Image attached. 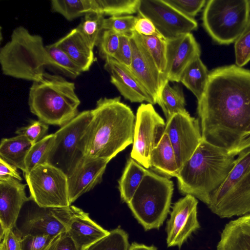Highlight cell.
<instances>
[{
  "label": "cell",
  "mask_w": 250,
  "mask_h": 250,
  "mask_svg": "<svg viewBox=\"0 0 250 250\" xmlns=\"http://www.w3.org/2000/svg\"><path fill=\"white\" fill-rule=\"evenodd\" d=\"M91 117V110L79 112L54 133V142L47 163L61 170L67 176L84 157V136Z\"/></svg>",
  "instance_id": "9c48e42d"
},
{
  "label": "cell",
  "mask_w": 250,
  "mask_h": 250,
  "mask_svg": "<svg viewBox=\"0 0 250 250\" xmlns=\"http://www.w3.org/2000/svg\"><path fill=\"white\" fill-rule=\"evenodd\" d=\"M109 160L84 158L67 176L70 204L101 183Z\"/></svg>",
  "instance_id": "ffe728a7"
},
{
  "label": "cell",
  "mask_w": 250,
  "mask_h": 250,
  "mask_svg": "<svg viewBox=\"0 0 250 250\" xmlns=\"http://www.w3.org/2000/svg\"><path fill=\"white\" fill-rule=\"evenodd\" d=\"M129 247L128 234L122 229L117 228L85 250H128Z\"/></svg>",
  "instance_id": "836d02e7"
},
{
  "label": "cell",
  "mask_w": 250,
  "mask_h": 250,
  "mask_svg": "<svg viewBox=\"0 0 250 250\" xmlns=\"http://www.w3.org/2000/svg\"><path fill=\"white\" fill-rule=\"evenodd\" d=\"M141 36L144 44L155 62L159 71L165 76L167 66V40L163 37Z\"/></svg>",
  "instance_id": "e575fe53"
},
{
  "label": "cell",
  "mask_w": 250,
  "mask_h": 250,
  "mask_svg": "<svg viewBox=\"0 0 250 250\" xmlns=\"http://www.w3.org/2000/svg\"><path fill=\"white\" fill-rule=\"evenodd\" d=\"M57 237L27 234L21 237V250H47Z\"/></svg>",
  "instance_id": "ab89813d"
},
{
  "label": "cell",
  "mask_w": 250,
  "mask_h": 250,
  "mask_svg": "<svg viewBox=\"0 0 250 250\" xmlns=\"http://www.w3.org/2000/svg\"><path fill=\"white\" fill-rule=\"evenodd\" d=\"M54 133L46 135L33 144L25 159V172L27 173L40 165L47 163L49 153L55 140Z\"/></svg>",
  "instance_id": "4dcf8cb0"
},
{
  "label": "cell",
  "mask_w": 250,
  "mask_h": 250,
  "mask_svg": "<svg viewBox=\"0 0 250 250\" xmlns=\"http://www.w3.org/2000/svg\"><path fill=\"white\" fill-rule=\"evenodd\" d=\"M169 5L179 11L184 15L193 19L205 6V0H164Z\"/></svg>",
  "instance_id": "60d3db41"
},
{
  "label": "cell",
  "mask_w": 250,
  "mask_h": 250,
  "mask_svg": "<svg viewBox=\"0 0 250 250\" xmlns=\"http://www.w3.org/2000/svg\"><path fill=\"white\" fill-rule=\"evenodd\" d=\"M174 185L169 178L147 170L127 205L146 230L158 229L169 212Z\"/></svg>",
  "instance_id": "8992f818"
},
{
  "label": "cell",
  "mask_w": 250,
  "mask_h": 250,
  "mask_svg": "<svg viewBox=\"0 0 250 250\" xmlns=\"http://www.w3.org/2000/svg\"><path fill=\"white\" fill-rule=\"evenodd\" d=\"M206 66L200 57L193 60L187 66L182 74L181 82L196 97L198 101L202 97L206 88L208 77Z\"/></svg>",
  "instance_id": "4316f807"
},
{
  "label": "cell",
  "mask_w": 250,
  "mask_h": 250,
  "mask_svg": "<svg viewBox=\"0 0 250 250\" xmlns=\"http://www.w3.org/2000/svg\"><path fill=\"white\" fill-rule=\"evenodd\" d=\"M234 51L237 66L242 67L250 61V20L235 41Z\"/></svg>",
  "instance_id": "74e56055"
},
{
  "label": "cell",
  "mask_w": 250,
  "mask_h": 250,
  "mask_svg": "<svg viewBox=\"0 0 250 250\" xmlns=\"http://www.w3.org/2000/svg\"><path fill=\"white\" fill-rule=\"evenodd\" d=\"M25 186L12 177L0 178V239L7 229L15 227L21 209L30 199L25 193Z\"/></svg>",
  "instance_id": "ac0fdd59"
},
{
  "label": "cell",
  "mask_w": 250,
  "mask_h": 250,
  "mask_svg": "<svg viewBox=\"0 0 250 250\" xmlns=\"http://www.w3.org/2000/svg\"><path fill=\"white\" fill-rule=\"evenodd\" d=\"M55 43L70 57L83 72L88 71L96 60L94 48L77 27Z\"/></svg>",
  "instance_id": "7402d4cb"
},
{
  "label": "cell",
  "mask_w": 250,
  "mask_h": 250,
  "mask_svg": "<svg viewBox=\"0 0 250 250\" xmlns=\"http://www.w3.org/2000/svg\"><path fill=\"white\" fill-rule=\"evenodd\" d=\"M76 208L72 205L66 208H41L36 204V207L29 211L18 231L21 237L27 234L57 237L67 230Z\"/></svg>",
  "instance_id": "9a60e30c"
},
{
  "label": "cell",
  "mask_w": 250,
  "mask_h": 250,
  "mask_svg": "<svg viewBox=\"0 0 250 250\" xmlns=\"http://www.w3.org/2000/svg\"><path fill=\"white\" fill-rule=\"evenodd\" d=\"M166 123L153 104H142L138 108L130 157L146 169L149 168L153 149L159 143Z\"/></svg>",
  "instance_id": "8fae6325"
},
{
  "label": "cell",
  "mask_w": 250,
  "mask_h": 250,
  "mask_svg": "<svg viewBox=\"0 0 250 250\" xmlns=\"http://www.w3.org/2000/svg\"><path fill=\"white\" fill-rule=\"evenodd\" d=\"M33 145L22 135L2 138L0 145V158L24 173L26 157Z\"/></svg>",
  "instance_id": "d4e9b609"
},
{
  "label": "cell",
  "mask_w": 250,
  "mask_h": 250,
  "mask_svg": "<svg viewBox=\"0 0 250 250\" xmlns=\"http://www.w3.org/2000/svg\"><path fill=\"white\" fill-rule=\"evenodd\" d=\"M208 207L222 218L250 213V148L238 154L227 178L211 195Z\"/></svg>",
  "instance_id": "52a82bcc"
},
{
  "label": "cell",
  "mask_w": 250,
  "mask_h": 250,
  "mask_svg": "<svg viewBox=\"0 0 250 250\" xmlns=\"http://www.w3.org/2000/svg\"><path fill=\"white\" fill-rule=\"evenodd\" d=\"M157 104L161 107L167 120L176 113H188L182 88L178 85L171 86L167 82L164 86Z\"/></svg>",
  "instance_id": "f1b7e54d"
},
{
  "label": "cell",
  "mask_w": 250,
  "mask_h": 250,
  "mask_svg": "<svg viewBox=\"0 0 250 250\" xmlns=\"http://www.w3.org/2000/svg\"><path fill=\"white\" fill-rule=\"evenodd\" d=\"M104 15L99 12L86 14L77 26L91 46H97L103 32Z\"/></svg>",
  "instance_id": "1f68e13d"
},
{
  "label": "cell",
  "mask_w": 250,
  "mask_h": 250,
  "mask_svg": "<svg viewBox=\"0 0 250 250\" xmlns=\"http://www.w3.org/2000/svg\"><path fill=\"white\" fill-rule=\"evenodd\" d=\"M66 231L79 250H85L110 233L92 220L88 213L77 207L69 221Z\"/></svg>",
  "instance_id": "44dd1931"
},
{
  "label": "cell",
  "mask_w": 250,
  "mask_h": 250,
  "mask_svg": "<svg viewBox=\"0 0 250 250\" xmlns=\"http://www.w3.org/2000/svg\"><path fill=\"white\" fill-rule=\"evenodd\" d=\"M134 31L141 35L163 37L150 20L140 16L137 17Z\"/></svg>",
  "instance_id": "f6af8a7d"
},
{
  "label": "cell",
  "mask_w": 250,
  "mask_h": 250,
  "mask_svg": "<svg viewBox=\"0 0 250 250\" xmlns=\"http://www.w3.org/2000/svg\"><path fill=\"white\" fill-rule=\"evenodd\" d=\"M138 13L150 20L166 40L191 33L198 28L194 19L184 15L164 0H141Z\"/></svg>",
  "instance_id": "7c38bea8"
},
{
  "label": "cell",
  "mask_w": 250,
  "mask_h": 250,
  "mask_svg": "<svg viewBox=\"0 0 250 250\" xmlns=\"http://www.w3.org/2000/svg\"><path fill=\"white\" fill-rule=\"evenodd\" d=\"M130 36L120 35V42L118 50L113 59L122 64L130 68L132 49L130 42Z\"/></svg>",
  "instance_id": "b9f144b4"
},
{
  "label": "cell",
  "mask_w": 250,
  "mask_h": 250,
  "mask_svg": "<svg viewBox=\"0 0 250 250\" xmlns=\"http://www.w3.org/2000/svg\"><path fill=\"white\" fill-rule=\"evenodd\" d=\"M250 148V123L242 133L234 155H238L242 151Z\"/></svg>",
  "instance_id": "7dc6e473"
},
{
  "label": "cell",
  "mask_w": 250,
  "mask_h": 250,
  "mask_svg": "<svg viewBox=\"0 0 250 250\" xmlns=\"http://www.w3.org/2000/svg\"><path fill=\"white\" fill-rule=\"evenodd\" d=\"M120 35L110 30H104L97 45L99 54L104 60L114 58L120 45Z\"/></svg>",
  "instance_id": "d590c367"
},
{
  "label": "cell",
  "mask_w": 250,
  "mask_h": 250,
  "mask_svg": "<svg viewBox=\"0 0 250 250\" xmlns=\"http://www.w3.org/2000/svg\"><path fill=\"white\" fill-rule=\"evenodd\" d=\"M53 11L69 21L92 12H99L97 0H52Z\"/></svg>",
  "instance_id": "83f0119b"
},
{
  "label": "cell",
  "mask_w": 250,
  "mask_h": 250,
  "mask_svg": "<svg viewBox=\"0 0 250 250\" xmlns=\"http://www.w3.org/2000/svg\"><path fill=\"white\" fill-rule=\"evenodd\" d=\"M47 250H79L75 242L65 231L59 235Z\"/></svg>",
  "instance_id": "ee69618b"
},
{
  "label": "cell",
  "mask_w": 250,
  "mask_h": 250,
  "mask_svg": "<svg viewBox=\"0 0 250 250\" xmlns=\"http://www.w3.org/2000/svg\"><path fill=\"white\" fill-rule=\"evenodd\" d=\"M17 169L15 166L0 158V178L10 177L21 181L22 178Z\"/></svg>",
  "instance_id": "bcb514c9"
},
{
  "label": "cell",
  "mask_w": 250,
  "mask_h": 250,
  "mask_svg": "<svg viewBox=\"0 0 250 250\" xmlns=\"http://www.w3.org/2000/svg\"><path fill=\"white\" fill-rule=\"evenodd\" d=\"M248 0H209L202 14L203 25L219 44L235 42L250 20Z\"/></svg>",
  "instance_id": "ba28073f"
},
{
  "label": "cell",
  "mask_w": 250,
  "mask_h": 250,
  "mask_svg": "<svg viewBox=\"0 0 250 250\" xmlns=\"http://www.w3.org/2000/svg\"><path fill=\"white\" fill-rule=\"evenodd\" d=\"M21 239L19 231L7 229L0 239V250H21Z\"/></svg>",
  "instance_id": "7bdbcfd3"
},
{
  "label": "cell",
  "mask_w": 250,
  "mask_h": 250,
  "mask_svg": "<svg viewBox=\"0 0 250 250\" xmlns=\"http://www.w3.org/2000/svg\"><path fill=\"white\" fill-rule=\"evenodd\" d=\"M104 67L110 74V82L125 99L132 103L156 104L128 67L113 58H109L105 60Z\"/></svg>",
  "instance_id": "d6986e66"
},
{
  "label": "cell",
  "mask_w": 250,
  "mask_h": 250,
  "mask_svg": "<svg viewBox=\"0 0 250 250\" xmlns=\"http://www.w3.org/2000/svg\"><path fill=\"white\" fill-rule=\"evenodd\" d=\"M216 250H250V213L225 226Z\"/></svg>",
  "instance_id": "603a6c76"
},
{
  "label": "cell",
  "mask_w": 250,
  "mask_h": 250,
  "mask_svg": "<svg viewBox=\"0 0 250 250\" xmlns=\"http://www.w3.org/2000/svg\"><path fill=\"white\" fill-rule=\"evenodd\" d=\"M48 125L38 120H31L29 124L18 128L15 132L17 135L25 137L33 144L42 139L47 133Z\"/></svg>",
  "instance_id": "f35d334b"
},
{
  "label": "cell",
  "mask_w": 250,
  "mask_h": 250,
  "mask_svg": "<svg viewBox=\"0 0 250 250\" xmlns=\"http://www.w3.org/2000/svg\"><path fill=\"white\" fill-rule=\"evenodd\" d=\"M137 17L132 15L113 16L104 19V30H110L120 35H131Z\"/></svg>",
  "instance_id": "8d00e7d4"
},
{
  "label": "cell",
  "mask_w": 250,
  "mask_h": 250,
  "mask_svg": "<svg viewBox=\"0 0 250 250\" xmlns=\"http://www.w3.org/2000/svg\"><path fill=\"white\" fill-rule=\"evenodd\" d=\"M52 67L64 76L76 79L83 72L80 67L54 43L45 46Z\"/></svg>",
  "instance_id": "f546056e"
},
{
  "label": "cell",
  "mask_w": 250,
  "mask_h": 250,
  "mask_svg": "<svg viewBox=\"0 0 250 250\" xmlns=\"http://www.w3.org/2000/svg\"><path fill=\"white\" fill-rule=\"evenodd\" d=\"M164 133L169 138L180 169L202 140L199 120L189 113L175 114L167 120Z\"/></svg>",
  "instance_id": "4fadbf2b"
},
{
  "label": "cell",
  "mask_w": 250,
  "mask_h": 250,
  "mask_svg": "<svg viewBox=\"0 0 250 250\" xmlns=\"http://www.w3.org/2000/svg\"><path fill=\"white\" fill-rule=\"evenodd\" d=\"M30 198L41 208H66L69 200L67 175L45 163L24 174Z\"/></svg>",
  "instance_id": "30bf717a"
},
{
  "label": "cell",
  "mask_w": 250,
  "mask_h": 250,
  "mask_svg": "<svg viewBox=\"0 0 250 250\" xmlns=\"http://www.w3.org/2000/svg\"><path fill=\"white\" fill-rule=\"evenodd\" d=\"M197 101L203 139L235 156L240 136L250 123V70L236 64L213 69Z\"/></svg>",
  "instance_id": "6da1fadb"
},
{
  "label": "cell",
  "mask_w": 250,
  "mask_h": 250,
  "mask_svg": "<svg viewBox=\"0 0 250 250\" xmlns=\"http://www.w3.org/2000/svg\"><path fill=\"white\" fill-rule=\"evenodd\" d=\"M149 167L168 178L177 177L178 175L180 167L173 148L165 133L152 151Z\"/></svg>",
  "instance_id": "cb8c5ba5"
},
{
  "label": "cell",
  "mask_w": 250,
  "mask_h": 250,
  "mask_svg": "<svg viewBox=\"0 0 250 250\" xmlns=\"http://www.w3.org/2000/svg\"><path fill=\"white\" fill-rule=\"evenodd\" d=\"M147 169L131 157L118 181L121 200L128 203L141 184Z\"/></svg>",
  "instance_id": "484cf974"
},
{
  "label": "cell",
  "mask_w": 250,
  "mask_h": 250,
  "mask_svg": "<svg viewBox=\"0 0 250 250\" xmlns=\"http://www.w3.org/2000/svg\"><path fill=\"white\" fill-rule=\"evenodd\" d=\"M249 6H250V0H249Z\"/></svg>",
  "instance_id": "681fc988"
},
{
  "label": "cell",
  "mask_w": 250,
  "mask_h": 250,
  "mask_svg": "<svg viewBox=\"0 0 250 250\" xmlns=\"http://www.w3.org/2000/svg\"><path fill=\"white\" fill-rule=\"evenodd\" d=\"M141 0H97L99 12L110 17L130 15L138 12Z\"/></svg>",
  "instance_id": "d6a6232c"
},
{
  "label": "cell",
  "mask_w": 250,
  "mask_h": 250,
  "mask_svg": "<svg viewBox=\"0 0 250 250\" xmlns=\"http://www.w3.org/2000/svg\"><path fill=\"white\" fill-rule=\"evenodd\" d=\"M91 113L84 136V158L110 161L133 144L136 116L120 97L99 99Z\"/></svg>",
  "instance_id": "7a4b0ae2"
},
{
  "label": "cell",
  "mask_w": 250,
  "mask_h": 250,
  "mask_svg": "<svg viewBox=\"0 0 250 250\" xmlns=\"http://www.w3.org/2000/svg\"><path fill=\"white\" fill-rule=\"evenodd\" d=\"M130 42L132 57L130 69L157 104L163 87L169 81L159 71L141 35L134 31Z\"/></svg>",
  "instance_id": "5bb4252c"
},
{
  "label": "cell",
  "mask_w": 250,
  "mask_h": 250,
  "mask_svg": "<svg viewBox=\"0 0 250 250\" xmlns=\"http://www.w3.org/2000/svg\"><path fill=\"white\" fill-rule=\"evenodd\" d=\"M0 63L4 75L33 82L40 80L45 67L51 65L42 38L23 26L16 28L1 47Z\"/></svg>",
  "instance_id": "5b68a950"
},
{
  "label": "cell",
  "mask_w": 250,
  "mask_h": 250,
  "mask_svg": "<svg viewBox=\"0 0 250 250\" xmlns=\"http://www.w3.org/2000/svg\"><path fill=\"white\" fill-rule=\"evenodd\" d=\"M166 51L165 76L171 82H180L188 64L201 55L200 45L191 33L167 40Z\"/></svg>",
  "instance_id": "e0dca14e"
},
{
  "label": "cell",
  "mask_w": 250,
  "mask_h": 250,
  "mask_svg": "<svg viewBox=\"0 0 250 250\" xmlns=\"http://www.w3.org/2000/svg\"><path fill=\"white\" fill-rule=\"evenodd\" d=\"M80 103L75 83L60 75L45 72L29 89L31 112L48 125L61 127L68 123L79 113Z\"/></svg>",
  "instance_id": "277c9868"
},
{
  "label": "cell",
  "mask_w": 250,
  "mask_h": 250,
  "mask_svg": "<svg viewBox=\"0 0 250 250\" xmlns=\"http://www.w3.org/2000/svg\"><path fill=\"white\" fill-rule=\"evenodd\" d=\"M198 201L187 194L174 204L167 222V246H177L180 249L192 232L200 227L197 218Z\"/></svg>",
  "instance_id": "2e32d148"
},
{
  "label": "cell",
  "mask_w": 250,
  "mask_h": 250,
  "mask_svg": "<svg viewBox=\"0 0 250 250\" xmlns=\"http://www.w3.org/2000/svg\"><path fill=\"white\" fill-rule=\"evenodd\" d=\"M128 250H158L157 248L153 246H147L144 244L132 243Z\"/></svg>",
  "instance_id": "c3c4849f"
},
{
  "label": "cell",
  "mask_w": 250,
  "mask_h": 250,
  "mask_svg": "<svg viewBox=\"0 0 250 250\" xmlns=\"http://www.w3.org/2000/svg\"><path fill=\"white\" fill-rule=\"evenodd\" d=\"M235 156L227 150L203 139L180 169L177 176L179 191L190 194L207 206L210 197L232 169Z\"/></svg>",
  "instance_id": "3957f363"
}]
</instances>
